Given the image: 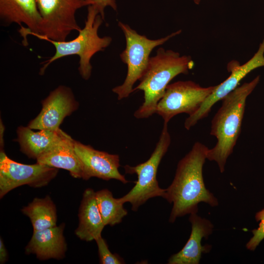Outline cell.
<instances>
[{
	"label": "cell",
	"mask_w": 264,
	"mask_h": 264,
	"mask_svg": "<svg viewBox=\"0 0 264 264\" xmlns=\"http://www.w3.org/2000/svg\"><path fill=\"white\" fill-rule=\"evenodd\" d=\"M5 127L3 125L2 121L0 119V151H3L4 148V141H3V133L4 132Z\"/></svg>",
	"instance_id": "d4e9b609"
},
{
	"label": "cell",
	"mask_w": 264,
	"mask_h": 264,
	"mask_svg": "<svg viewBox=\"0 0 264 264\" xmlns=\"http://www.w3.org/2000/svg\"><path fill=\"white\" fill-rule=\"evenodd\" d=\"M118 26L126 39V48L120 54L122 61L127 66V73L123 83L112 89L119 100L128 97L133 92V86L142 77L148 66L150 54L155 47L161 45L171 38L179 34L178 30L157 40H151L139 34L130 26L121 22Z\"/></svg>",
	"instance_id": "5b68a950"
},
{
	"label": "cell",
	"mask_w": 264,
	"mask_h": 264,
	"mask_svg": "<svg viewBox=\"0 0 264 264\" xmlns=\"http://www.w3.org/2000/svg\"><path fill=\"white\" fill-rule=\"evenodd\" d=\"M260 76L237 87L226 95L214 115L210 134L217 140L215 146L208 149L207 159L215 161L221 173L224 171L227 158L231 154L239 137L246 99L256 87Z\"/></svg>",
	"instance_id": "7a4b0ae2"
},
{
	"label": "cell",
	"mask_w": 264,
	"mask_h": 264,
	"mask_svg": "<svg viewBox=\"0 0 264 264\" xmlns=\"http://www.w3.org/2000/svg\"><path fill=\"white\" fill-rule=\"evenodd\" d=\"M75 150L82 163L84 180L96 177L103 180L116 179L126 184L129 181L119 171L120 158L118 154L94 149L74 140Z\"/></svg>",
	"instance_id": "7c38bea8"
},
{
	"label": "cell",
	"mask_w": 264,
	"mask_h": 264,
	"mask_svg": "<svg viewBox=\"0 0 264 264\" xmlns=\"http://www.w3.org/2000/svg\"><path fill=\"white\" fill-rule=\"evenodd\" d=\"M194 66L189 56L160 47L155 56L150 58L140 83L133 88L144 92V101L134 112L137 119L147 118L156 112L157 104L170 81L180 74H187Z\"/></svg>",
	"instance_id": "3957f363"
},
{
	"label": "cell",
	"mask_w": 264,
	"mask_h": 264,
	"mask_svg": "<svg viewBox=\"0 0 264 264\" xmlns=\"http://www.w3.org/2000/svg\"><path fill=\"white\" fill-rule=\"evenodd\" d=\"M215 88L216 86L202 87L192 81H179L169 84L157 104L155 113L166 123L180 113L191 115L198 110Z\"/></svg>",
	"instance_id": "ba28073f"
},
{
	"label": "cell",
	"mask_w": 264,
	"mask_h": 264,
	"mask_svg": "<svg viewBox=\"0 0 264 264\" xmlns=\"http://www.w3.org/2000/svg\"><path fill=\"white\" fill-rule=\"evenodd\" d=\"M32 130L28 126H19L14 141L19 143L22 153L30 158L37 159L56 140L61 129H44L38 132Z\"/></svg>",
	"instance_id": "ac0fdd59"
},
{
	"label": "cell",
	"mask_w": 264,
	"mask_h": 264,
	"mask_svg": "<svg viewBox=\"0 0 264 264\" xmlns=\"http://www.w3.org/2000/svg\"><path fill=\"white\" fill-rule=\"evenodd\" d=\"M65 227V223H62L42 230L33 231L32 237L25 248L26 254L35 255L40 260L64 259L67 250L63 234Z\"/></svg>",
	"instance_id": "2e32d148"
},
{
	"label": "cell",
	"mask_w": 264,
	"mask_h": 264,
	"mask_svg": "<svg viewBox=\"0 0 264 264\" xmlns=\"http://www.w3.org/2000/svg\"><path fill=\"white\" fill-rule=\"evenodd\" d=\"M74 139L61 130L57 138L36 159L40 164L68 171L74 178H82V163L75 150Z\"/></svg>",
	"instance_id": "5bb4252c"
},
{
	"label": "cell",
	"mask_w": 264,
	"mask_h": 264,
	"mask_svg": "<svg viewBox=\"0 0 264 264\" xmlns=\"http://www.w3.org/2000/svg\"><path fill=\"white\" fill-rule=\"evenodd\" d=\"M171 141L168 123H164L159 140L150 158L135 166L126 165L124 167L126 174H135L137 176L134 187L126 195L119 198L124 204L127 202L130 203L132 211H136L151 198H163L166 189L159 186L156 176L159 164L167 153Z\"/></svg>",
	"instance_id": "8992f818"
},
{
	"label": "cell",
	"mask_w": 264,
	"mask_h": 264,
	"mask_svg": "<svg viewBox=\"0 0 264 264\" xmlns=\"http://www.w3.org/2000/svg\"><path fill=\"white\" fill-rule=\"evenodd\" d=\"M97 205L105 226H113L120 223L128 212L124 203L119 198L113 197L112 193L107 189L96 192Z\"/></svg>",
	"instance_id": "ffe728a7"
},
{
	"label": "cell",
	"mask_w": 264,
	"mask_h": 264,
	"mask_svg": "<svg viewBox=\"0 0 264 264\" xmlns=\"http://www.w3.org/2000/svg\"><path fill=\"white\" fill-rule=\"evenodd\" d=\"M257 221H260L258 228L252 231L253 237L246 244L247 249L254 251L264 239V209L258 212L255 215Z\"/></svg>",
	"instance_id": "7402d4cb"
},
{
	"label": "cell",
	"mask_w": 264,
	"mask_h": 264,
	"mask_svg": "<svg viewBox=\"0 0 264 264\" xmlns=\"http://www.w3.org/2000/svg\"><path fill=\"white\" fill-rule=\"evenodd\" d=\"M0 18L3 25L16 23L27 45L26 37L30 33L39 34L42 18L36 0H0Z\"/></svg>",
	"instance_id": "4fadbf2b"
},
{
	"label": "cell",
	"mask_w": 264,
	"mask_h": 264,
	"mask_svg": "<svg viewBox=\"0 0 264 264\" xmlns=\"http://www.w3.org/2000/svg\"><path fill=\"white\" fill-rule=\"evenodd\" d=\"M98 246L99 263L101 264H122L125 262L123 259L116 254L112 253L105 240L102 236L95 240Z\"/></svg>",
	"instance_id": "44dd1931"
},
{
	"label": "cell",
	"mask_w": 264,
	"mask_h": 264,
	"mask_svg": "<svg viewBox=\"0 0 264 264\" xmlns=\"http://www.w3.org/2000/svg\"><path fill=\"white\" fill-rule=\"evenodd\" d=\"M78 217L79 224L75 233L80 240L89 242L101 236L105 225L97 205L96 192L91 188L84 192Z\"/></svg>",
	"instance_id": "e0dca14e"
},
{
	"label": "cell",
	"mask_w": 264,
	"mask_h": 264,
	"mask_svg": "<svg viewBox=\"0 0 264 264\" xmlns=\"http://www.w3.org/2000/svg\"><path fill=\"white\" fill-rule=\"evenodd\" d=\"M93 5L99 14L104 20V10L106 7L110 6L114 10H117V4L115 0H93Z\"/></svg>",
	"instance_id": "603a6c76"
},
{
	"label": "cell",
	"mask_w": 264,
	"mask_h": 264,
	"mask_svg": "<svg viewBox=\"0 0 264 264\" xmlns=\"http://www.w3.org/2000/svg\"><path fill=\"white\" fill-rule=\"evenodd\" d=\"M103 19L93 5L88 6V14L85 26L78 32V36L69 41H57L51 40L39 34H28L51 43L55 48V52L49 59L43 63L39 74L43 75L47 67L56 60L70 55L79 57L78 70L83 79H89L92 71L90 59L97 52L104 50L111 43L110 36L100 37L98 31L103 22Z\"/></svg>",
	"instance_id": "277c9868"
},
{
	"label": "cell",
	"mask_w": 264,
	"mask_h": 264,
	"mask_svg": "<svg viewBox=\"0 0 264 264\" xmlns=\"http://www.w3.org/2000/svg\"><path fill=\"white\" fill-rule=\"evenodd\" d=\"M208 149L197 142L178 162L174 178L163 197L173 204L170 222L187 214L197 213L200 202L212 207L218 205L217 198L207 189L203 180L202 169Z\"/></svg>",
	"instance_id": "6da1fadb"
},
{
	"label": "cell",
	"mask_w": 264,
	"mask_h": 264,
	"mask_svg": "<svg viewBox=\"0 0 264 264\" xmlns=\"http://www.w3.org/2000/svg\"><path fill=\"white\" fill-rule=\"evenodd\" d=\"M31 222L33 231L42 230L57 226L56 207L49 196L36 198L21 210Z\"/></svg>",
	"instance_id": "d6986e66"
},
{
	"label": "cell",
	"mask_w": 264,
	"mask_h": 264,
	"mask_svg": "<svg viewBox=\"0 0 264 264\" xmlns=\"http://www.w3.org/2000/svg\"><path fill=\"white\" fill-rule=\"evenodd\" d=\"M36 2L42 18L39 34L57 41H65L72 31L81 30L76 11L93 3V0H36Z\"/></svg>",
	"instance_id": "52a82bcc"
},
{
	"label": "cell",
	"mask_w": 264,
	"mask_h": 264,
	"mask_svg": "<svg viewBox=\"0 0 264 264\" xmlns=\"http://www.w3.org/2000/svg\"><path fill=\"white\" fill-rule=\"evenodd\" d=\"M42 109L39 114L28 123L27 126L34 130H57L66 117L79 107L71 89L60 85L51 91L41 101Z\"/></svg>",
	"instance_id": "8fae6325"
},
{
	"label": "cell",
	"mask_w": 264,
	"mask_h": 264,
	"mask_svg": "<svg viewBox=\"0 0 264 264\" xmlns=\"http://www.w3.org/2000/svg\"><path fill=\"white\" fill-rule=\"evenodd\" d=\"M192 231L189 240L178 253L171 256L169 264H198L202 254L209 252L211 246L202 245L204 238L207 239L213 232L214 226L211 221L198 216L197 213L191 214L189 218Z\"/></svg>",
	"instance_id": "9a60e30c"
},
{
	"label": "cell",
	"mask_w": 264,
	"mask_h": 264,
	"mask_svg": "<svg viewBox=\"0 0 264 264\" xmlns=\"http://www.w3.org/2000/svg\"><path fill=\"white\" fill-rule=\"evenodd\" d=\"M201 0H194V2L197 4H198L200 2Z\"/></svg>",
	"instance_id": "484cf974"
},
{
	"label": "cell",
	"mask_w": 264,
	"mask_h": 264,
	"mask_svg": "<svg viewBox=\"0 0 264 264\" xmlns=\"http://www.w3.org/2000/svg\"><path fill=\"white\" fill-rule=\"evenodd\" d=\"M8 253L2 239H0V264H3L8 260Z\"/></svg>",
	"instance_id": "cb8c5ba5"
},
{
	"label": "cell",
	"mask_w": 264,
	"mask_h": 264,
	"mask_svg": "<svg viewBox=\"0 0 264 264\" xmlns=\"http://www.w3.org/2000/svg\"><path fill=\"white\" fill-rule=\"evenodd\" d=\"M59 169L36 162L28 165L9 158L0 152V198L13 189L24 185L33 188L47 185L57 176Z\"/></svg>",
	"instance_id": "9c48e42d"
},
{
	"label": "cell",
	"mask_w": 264,
	"mask_h": 264,
	"mask_svg": "<svg viewBox=\"0 0 264 264\" xmlns=\"http://www.w3.org/2000/svg\"><path fill=\"white\" fill-rule=\"evenodd\" d=\"M264 66V39L253 56L242 65L230 66L231 74L220 84L216 86L212 93L207 98L198 110L187 117L184 122L185 128L189 130L198 121L208 115L212 107L234 90L240 82L252 70Z\"/></svg>",
	"instance_id": "30bf717a"
}]
</instances>
